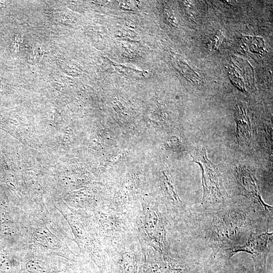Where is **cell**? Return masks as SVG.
I'll return each instance as SVG.
<instances>
[{"label":"cell","mask_w":273,"mask_h":273,"mask_svg":"<svg viewBox=\"0 0 273 273\" xmlns=\"http://www.w3.org/2000/svg\"><path fill=\"white\" fill-rule=\"evenodd\" d=\"M272 241V233H262L251 237L242 245L227 249L226 256L230 259L234 254L239 252H246L251 254L254 269L256 273H266V259Z\"/></svg>","instance_id":"cell-6"},{"label":"cell","mask_w":273,"mask_h":273,"mask_svg":"<svg viewBox=\"0 0 273 273\" xmlns=\"http://www.w3.org/2000/svg\"><path fill=\"white\" fill-rule=\"evenodd\" d=\"M35 236L38 242L44 247L53 249L61 247V241L48 230L39 228L36 231Z\"/></svg>","instance_id":"cell-9"},{"label":"cell","mask_w":273,"mask_h":273,"mask_svg":"<svg viewBox=\"0 0 273 273\" xmlns=\"http://www.w3.org/2000/svg\"><path fill=\"white\" fill-rule=\"evenodd\" d=\"M93 223L104 251L136 236L130 214L117 210L110 204L95 210Z\"/></svg>","instance_id":"cell-2"},{"label":"cell","mask_w":273,"mask_h":273,"mask_svg":"<svg viewBox=\"0 0 273 273\" xmlns=\"http://www.w3.org/2000/svg\"><path fill=\"white\" fill-rule=\"evenodd\" d=\"M25 268L29 273H48L49 267L44 261L39 259H31L26 263Z\"/></svg>","instance_id":"cell-10"},{"label":"cell","mask_w":273,"mask_h":273,"mask_svg":"<svg viewBox=\"0 0 273 273\" xmlns=\"http://www.w3.org/2000/svg\"><path fill=\"white\" fill-rule=\"evenodd\" d=\"M193 161L199 164L202 173L203 202L219 203L228 197L220 174L215 165L207 158L206 150L196 148L192 155Z\"/></svg>","instance_id":"cell-4"},{"label":"cell","mask_w":273,"mask_h":273,"mask_svg":"<svg viewBox=\"0 0 273 273\" xmlns=\"http://www.w3.org/2000/svg\"><path fill=\"white\" fill-rule=\"evenodd\" d=\"M142 246L144 260L139 273H189L195 268L183 259L162 254L150 246Z\"/></svg>","instance_id":"cell-5"},{"label":"cell","mask_w":273,"mask_h":273,"mask_svg":"<svg viewBox=\"0 0 273 273\" xmlns=\"http://www.w3.org/2000/svg\"><path fill=\"white\" fill-rule=\"evenodd\" d=\"M189 273H205L203 268L197 266Z\"/></svg>","instance_id":"cell-14"},{"label":"cell","mask_w":273,"mask_h":273,"mask_svg":"<svg viewBox=\"0 0 273 273\" xmlns=\"http://www.w3.org/2000/svg\"><path fill=\"white\" fill-rule=\"evenodd\" d=\"M110 273H139L143 248L136 236L105 249Z\"/></svg>","instance_id":"cell-3"},{"label":"cell","mask_w":273,"mask_h":273,"mask_svg":"<svg viewBox=\"0 0 273 273\" xmlns=\"http://www.w3.org/2000/svg\"><path fill=\"white\" fill-rule=\"evenodd\" d=\"M236 139L241 146L248 144L252 138L251 122L247 112L237 106L235 112Z\"/></svg>","instance_id":"cell-8"},{"label":"cell","mask_w":273,"mask_h":273,"mask_svg":"<svg viewBox=\"0 0 273 273\" xmlns=\"http://www.w3.org/2000/svg\"><path fill=\"white\" fill-rule=\"evenodd\" d=\"M166 13L167 16V18L168 19V20L171 22L170 23H172V25L176 26L177 24L175 21V19L172 15V11L170 9H166Z\"/></svg>","instance_id":"cell-13"},{"label":"cell","mask_w":273,"mask_h":273,"mask_svg":"<svg viewBox=\"0 0 273 273\" xmlns=\"http://www.w3.org/2000/svg\"><path fill=\"white\" fill-rule=\"evenodd\" d=\"M130 215L141 245L150 246L162 254H169L166 219L158 205L143 198Z\"/></svg>","instance_id":"cell-1"},{"label":"cell","mask_w":273,"mask_h":273,"mask_svg":"<svg viewBox=\"0 0 273 273\" xmlns=\"http://www.w3.org/2000/svg\"><path fill=\"white\" fill-rule=\"evenodd\" d=\"M237 178L243 195L253 200L266 212L272 213V207L265 204L262 200L258 183L248 169L239 167L237 171Z\"/></svg>","instance_id":"cell-7"},{"label":"cell","mask_w":273,"mask_h":273,"mask_svg":"<svg viewBox=\"0 0 273 273\" xmlns=\"http://www.w3.org/2000/svg\"><path fill=\"white\" fill-rule=\"evenodd\" d=\"M220 273H256L254 269L253 271H251L244 267H238L237 268H234L232 269H229L225 270L224 272Z\"/></svg>","instance_id":"cell-12"},{"label":"cell","mask_w":273,"mask_h":273,"mask_svg":"<svg viewBox=\"0 0 273 273\" xmlns=\"http://www.w3.org/2000/svg\"><path fill=\"white\" fill-rule=\"evenodd\" d=\"M138 1H122L119 4V7L121 9L135 10L140 6V3Z\"/></svg>","instance_id":"cell-11"}]
</instances>
